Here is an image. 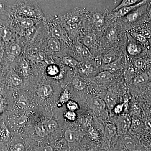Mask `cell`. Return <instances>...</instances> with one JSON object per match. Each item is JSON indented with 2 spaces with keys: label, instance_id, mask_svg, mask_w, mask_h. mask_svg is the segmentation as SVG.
Listing matches in <instances>:
<instances>
[{
  "label": "cell",
  "instance_id": "6da1fadb",
  "mask_svg": "<svg viewBox=\"0 0 151 151\" xmlns=\"http://www.w3.org/2000/svg\"><path fill=\"white\" fill-rule=\"evenodd\" d=\"M9 15L15 14L39 20L45 19L40 6L35 1H9Z\"/></svg>",
  "mask_w": 151,
  "mask_h": 151
},
{
  "label": "cell",
  "instance_id": "7a4b0ae2",
  "mask_svg": "<svg viewBox=\"0 0 151 151\" xmlns=\"http://www.w3.org/2000/svg\"><path fill=\"white\" fill-rule=\"evenodd\" d=\"M45 19L51 36L58 40L62 43L64 42L66 44L70 45L71 42L70 38L65 29H63L58 17L49 16Z\"/></svg>",
  "mask_w": 151,
  "mask_h": 151
},
{
  "label": "cell",
  "instance_id": "3957f363",
  "mask_svg": "<svg viewBox=\"0 0 151 151\" xmlns=\"http://www.w3.org/2000/svg\"><path fill=\"white\" fill-rule=\"evenodd\" d=\"M111 151H144V148L137 138L127 134L119 137Z\"/></svg>",
  "mask_w": 151,
  "mask_h": 151
},
{
  "label": "cell",
  "instance_id": "277c9868",
  "mask_svg": "<svg viewBox=\"0 0 151 151\" xmlns=\"http://www.w3.org/2000/svg\"><path fill=\"white\" fill-rule=\"evenodd\" d=\"M119 137L116 125L113 123H107L103 130L101 148L105 151H111Z\"/></svg>",
  "mask_w": 151,
  "mask_h": 151
},
{
  "label": "cell",
  "instance_id": "5b68a950",
  "mask_svg": "<svg viewBox=\"0 0 151 151\" xmlns=\"http://www.w3.org/2000/svg\"><path fill=\"white\" fill-rule=\"evenodd\" d=\"M17 37L8 20H4L0 18V48L3 52L6 47L14 40Z\"/></svg>",
  "mask_w": 151,
  "mask_h": 151
},
{
  "label": "cell",
  "instance_id": "8992f818",
  "mask_svg": "<svg viewBox=\"0 0 151 151\" xmlns=\"http://www.w3.org/2000/svg\"><path fill=\"white\" fill-rule=\"evenodd\" d=\"M78 12L77 9H74L58 16L61 23L65 25L70 31H77L79 27L81 17Z\"/></svg>",
  "mask_w": 151,
  "mask_h": 151
},
{
  "label": "cell",
  "instance_id": "52a82bcc",
  "mask_svg": "<svg viewBox=\"0 0 151 151\" xmlns=\"http://www.w3.org/2000/svg\"><path fill=\"white\" fill-rule=\"evenodd\" d=\"M116 123L114 124L117 128L119 137H122L127 134L130 130L132 120L128 114H122L118 116Z\"/></svg>",
  "mask_w": 151,
  "mask_h": 151
},
{
  "label": "cell",
  "instance_id": "ba28073f",
  "mask_svg": "<svg viewBox=\"0 0 151 151\" xmlns=\"http://www.w3.org/2000/svg\"><path fill=\"white\" fill-rule=\"evenodd\" d=\"M148 2L127 15L125 17L126 19L131 23H134L139 21L142 22H148L146 16Z\"/></svg>",
  "mask_w": 151,
  "mask_h": 151
},
{
  "label": "cell",
  "instance_id": "9c48e42d",
  "mask_svg": "<svg viewBox=\"0 0 151 151\" xmlns=\"http://www.w3.org/2000/svg\"><path fill=\"white\" fill-rule=\"evenodd\" d=\"M62 43L55 38L50 37L46 44L47 51L53 55L59 54L62 51Z\"/></svg>",
  "mask_w": 151,
  "mask_h": 151
},
{
  "label": "cell",
  "instance_id": "30bf717a",
  "mask_svg": "<svg viewBox=\"0 0 151 151\" xmlns=\"http://www.w3.org/2000/svg\"><path fill=\"white\" fill-rule=\"evenodd\" d=\"M144 46L135 40H130L127 47V50L129 55L137 57L144 53Z\"/></svg>",
  "mask_w": 151,
  "mask_h": 151
},
{
  "label": "cell",
  "instance_id": "8fae6325",
  "mask_svg": "<svg viewBox=\"0 0 151 151\" xmlns=\"http://www.w3.org/2000/svg\"><path fill=\"white\" fill-rule=\"evenodd\" d=\"M62 69L58 63H51L47 65L45 73L49 77L55 79H60L63 76V71Z\"/></svg>",
  "mask_w": 151,
  "mask_h": 151
},
{
  "label": "cell",
  "instance_id": "7c38bea8",
  "mask_svg": "<svg viewBox=\"0 0 151 151\" xmlns=\"http://www.w3.org/2000/svg\"><path fill=\"white\" fill-rule=\"evenodd\" d=\"M134 65L136 70L139 73L148 70L151 66V58L147 56L142 57L135 60Z\"/></svg>",
  "mask_w": 151,
  "mask_h": 151
},
{
  "label": "cell",
  "instance_id": "4fadbf2b",
  "mask_svg": "<svg viewBox=\"0 0 151 151\" xmlns=\"http://www.w3.org/2000/svg\"><path fill=\"white\" fill-rule=\"evenodd\" d=\"M74 50L77 56L82 59H91L93 58V55L89 49L81 42H76Z\"/></svg>",
  "mask_w": 151,
  "mask_h": 151
},
{
  "label": "cell",
  "instance_id": "5bb4252c",
  "mask_svg": "<svg viewBox=\"0 0 151 151\" xmlns=\"http://www.w3.org/2000/svg\"><path fill=\"white\" fill-rule=\"evenodd\" d=\"M78 73L84 76H90L93 75L95 72L94 65L87 61L79 63L76 68Z\"/></svg>",
  "mask_w": 151,
  "mask_h": 151
},
{
  "label": "cell",
  "instance_id": "9a60e30c",
  "mask_svg": "<svg viewBox=\"0 0 151 151\" xmlns=\"http://www.w3.org/2000/svg\"><path fill=\"white\" fill-rule=\"evenodd\" d=\"M148 1H141L137 3L136 4L134 5L126 7L121 9L119 10L114 12L115 17L118 18L126 17L127 15L129 14L132 11L134 10L141 6L144 5L146 3H147Z\"/></svg>",
  "mask_w": 151,
  "mask_h": 151
},
{
  "label": "cell",
  "instance_id": "2e32d148",
  "mask_svg": "<svg viewBox=\"0 0 151 151\" xmlns=\"http://www.w3.org/2000/svg\"><path fill=\"white\" fill-rule=\"evenodd\" d=\"M113 75L111 72L104 70L93 77L94 81L98 84H104L110 83L113 80Z\"/></svg>",
  "mask_w": 151,
  "mask_h": 151
},
{
  "label": "cell",
  "instance_id": "e0dca14e",
  "mask_svg": "<svg viewBox=\"0 0 151 151\" xmlns=\"http://www.w3.org/2000/svg\"><path fill=\"white\" fill-rule=\"evenodd\" d=\"M81 41V43L89 49L94 47L97 44V39L94 33L89 32L82 37Z\"/></svg>",
  "mask_w": 151,
  "mask_h": 151
},
{
  "label": "cell",
  "instance_id": "ac0fdd59",
  "mask_svg": "<svg viewBox=\"0 0 151 151\" xmlns=\"http://www.w3.org/2000/svg\"><path fill=\"white\" fill-rule=\"evenodd\" d=\"M104 100L106 108L110 111H112L114 106L118 103H117V95L116 93L111 91L107 92L104 97Z\"/></svg>",
  "mask_w": 151,
  "mask_h": 151
},
{
  "label": "cell",
  "instance_id": "d6986e66",
  "mask_svg": "<svg viewBox=\"0 0 151 151\" xmlns=\"http://www.w3.org/2000/svg\"><path fill=\"white\" fill-rule=\"evenodd\" d=\"M91 108L95 113H100L105 111L106 106L104 100L100 98H95L91 103Z\"/></svg>",
  "mask_w": 151,
  "mask_h": 151
},
{
  "label": "cell",
  "instance_id": "ffe728a7",
  "mask_svg": "<svg viewBox=\"0 0 151 151\" xmlns=\"http://www.w3.org/2000/svg\"><path fill=\"white\" fill-rule=\"evenodd\" d=\"M10 135V132L4 121H0V144L8 142Z\"/></svg>",
  "mask_w": 151,
  "mask_h": 151
},
{
  "label": "cell",
  "instance_id": "44dd1931",
  "mask_svg": "<svg viewBox=\"0 0 151 151\" xmlns=\"http://www.w3.org/2000/svg\"><path fill=\"white\" fill-rule=\"evenodd\" d=\"M131 35L136 41L142 45L145 48H150L151 45L148 40L145 37L137 31H132Z\"/></svg>",
  "mask_w": 151,
  "mask_h": 151
},
{
  "label": "cell",
  "instance_id": "7402d4cb",
  "mask_svg": "<svg viewBox=\"0 0 151 151\" xmlns=\"http://www.w3.org/2000/svg\"><path fill=\"white\" fill-rule=\"evenodd\" d=\"M53 91L52 87L49 84H45L39 87L37 94L42 99H46L51 95Z\"/></svg>",
  "mask_w": 151,
  "mask_h": 151
},
{
  "label": "cell",
  "instance_id": "603a6c76",
  "mask_svg": "<svg viewBox=\"0 0 151 151\" xmlns=\"http://www.w3.org/2000/svg\"><path fill=\"white\" fill-rule=\"evenodd\" d=\"M6 85L0 82V116L4 113L6 108Z\"/></svg>",
  "mask_w": 151,
  "mask_h": 151
},
{
  "label": "cell",
  "instance_id": "cb8c5ba5",
  "mask_svg": "<svg viewBox=\"0 0 151 151\" xmlns=\"http://www.w3.org/2000/svg\"><path fill=\"white\" fill-rule=\"evenodd\" d=\"M89 135L90 139L94 144L100 145V143L102 142V137L98 130L94 127H90L89 130Z\"/></svg>",
  "mask_w": 151,
  "mask_h": 151
},
{
  "label": "cell",
  "instance_id": "d4e9b609",
  "mask_svg": "<svg viewBox=\"0 0 151 151\" xmlns=\"http://www.w3.org/2000/svg\"><path fill=\"white\" fill-rule=\"evenodd\" d=\"M92 20L95 27L98 29L101 28L105 24V14L100 12H97L93 14Z\"/></svg>",
  "mask_w": 151,
  "mask_h": 151
},
{
  "label": "cell",
  "instance_id": "484cf974",
  "mask_svg": "<svg viewBox=\"0 0 151 151\" xmlns=\"http://www.w3.org/2000/svg\"><path fill=\"white\" fill-rule=\"evenodd\" d=\"M61 62L63 65L73 69L76 68L80 63L73 57L69 55L63 57L61 59Z\"/></svg>",
  "mask_w": 151,
  "mask_h": 151
},
{
  "label": "cell",
  "instance_id": "4316f807",
  "mask_svg": "<svg viewBox=\"0 0 151 151\" xmlns=\"http://www.w3.org/2000/svg\"><path fill=\"white\" fill-rule=\"evenodd\" d=\"M64 139L68 143H74L78 140V133L74 130L68 129L64 134Z\"/></svg>",
  "mask_w": 151,
  "mask_h": 151
},
{
  "label": "cell",
  "instance_id": "83f0119b",
  "mask_svg": "<svg viewBox=\"0 0 151 151\" xmlns=\"http://www.w3.org/2000/svg\"><path fill=\"white\" fill-rule=\"evenodd\" d=\"M35 130L37 134L42 137H46L50 134L45 122H41L37 124L36 126Z\"/></svg>",
  "mask_w": 151,
  "mask_h": 151
},
{
  "label": "cell",
  "instance_id": "f1b7e54d",
  "mask_svg": "<svg viewBox=\"0 0 151 151\" xmlns=\"http://www.w3.org/2000/svg\"><path fill=\"white\" fill-rule=\"evenodd\" d=\"M71 84L74 89L79 91L84 90L87 86L84 80L77 77H75L72 79Z\"/></svg>",
  "mask_w": 151,
  "mask_h": 151
},
{
  "label": "cell",
  "instance_id": "f546056e",
  "mask_svg": "<svg viewBox=\"0 0 151 151\" xmlns=\"http://www.w3.org/2000/svg\"><path fill=\"white\" fill-rule=\"evenodd\" d=\"M121 67V61L119 60H116L115 61L108 63L105 64L103 68L105 70L109 71H116L120 69Z\"/></svg>",
  "mask_w": 151,
  "mask_h": 151
},
{
  "label": "cell",
  "instance_id": "4dcf8cb0",
  "mask_svg": "<svg viewBox=\"0 0 151 151\" xmlns=\"http://www.w3.org/2000/svg\"><path fill=\"white\" fill-rule=\"evenodd\" d=\"M118 33L117 29L114 27H111L107 30L105 34L106 38L110 41H114L118 37Z\"/></svg>",
  "mask_w": 151,
  "mask_h": 151
},
{
  "label": "cell",
  "instance_id": "1f68e13d",
  "mask_svg": "<svg viewBox=\"0 0 151 151\" xmlns=\"http://www.w3.org/2000/svg\"><path fill=\"white\" fill-rule=\"evenodd\" d=\"M140 1L137 0H123L120 3L119 5L113 10V12H116L123 8L134 5L139 2Z\"/></svg>",
  "mask_w": 151,
  "mask_h": 151
},
{
  "label": "cell",
  "instance_id": "d6a6232c",
  "mask_svg": "<svg viewBox=\"0 0 151 151\" xmlns=\"http://www.w3.org/2000/svg\"><path fill=\"white\" fill-rule=\"evenodd\" d=\"M3 55L4 52L0 48V79L2 78L3 76L8 68L6 63L4 59Z\"/></svg>",
  "mask_w": 151,
  "mask_h": 151
},
{
  "label": "cell",
  "instance_id": "836d02e7",
  "mask_svg": "<svg viewBox=\"0 0 151 151\" xmlns=\"http://www.w3.org/2000/svg\"><path fill=\"white\" fill-rule=\"evenodd\" d=\"M9 1H0V15L9 16Z\"/></svg>",
  "mask_w": 151,
  "mask_h": 151
},
{
  "label": "cell",
  "instance_id": "e575fe53",
  "mask_svg": "<svg viewBox=\"0 0 151 151\" xmlns=\"http://www.w3.org/2000/svg\"><path fill=\"white\" fill-rule=\"evenodd\" d=\"M126 102H124L122 103H118L116 104L112 110V112L115 116H119L122 115L125 108Z\"/></svg>",
  "mask_w": 151,
  "mask_h": 151
},
{
  "label": "cell",
  "instance_id": "d590c367",
  "mask_svg": "<svg viewBox=\"0 0 151 151\" xmlns=\"http://www.w3.org/2000/svg\"><path fill=\"white\" fill-rule=\"evenodd\" d=\"M66 107L68 111L75 112L79 109V106L78 103L75 101L71 100H69L66 103Z\"/></svg>",
  "mask_w": 151,
  "mask_h": 151
},
{
  "label": "cell",
  "instance_id": "8d00e7d4",
  "mask_svg": "<svg viewBox=\"0 0 151 151\" xmlns=\"http://www.w3.org/2000/svg\"><path fill=\"white\" fill-rule=\"evenodd\" d=\"M70 93L68 89H65L60 94L59 100L60 103H65L70 99Z\"/></svg>",
  "mask_w": 151,
  "mask_h": 151
},
{
  "label": "cell",
  "instance_id": "74e56055",
  "mask_svg": "<svg viewBox=\"0 0 151 151\" xmlns=\"http://www.w3.org/2000/svg\"><path fill=\"white\" fill-rule=\"evenodd\" d=\"M46 125L49 133L54 132L58 128V124L54 120H51L46 122Z\"/></svg>",
  "mask_w": 151,
  "mask_h": 151
},
{
  "label": "cell",
  "instance_id": "f35d334b",
  "mask_svg": "<svg viewBox=\"0 0 151 151\" xmlns=\"http://www.w3.org/2000/svg\"><path fill=\"white\" fill-rule=\"evenodd\" d=\"M64 117L67 121L70 122H73L77 119V114L75 112L68 111L64 114Z\"/></svg>",
  "mask_w": 151,
  "mask_h": 151
},
{
  "label": "cell",
  "instance_id": "ab89813d",
  "mask_svg": "<svg viewBox=\"0 0 151 151\" xmlns=\"http://www.w3.org/2000/svg\"><path fill=\"white\" fill-rule=\"evenodd\" d=\"M116 58V56L114 55L112 53H107L103 56L102 60L104 64H107L115 61Z\"/></svg>",
  "mask_w": 151,
  "mask_h": 151
},
{
  "label": "cell",
  "instance_id": "60d3db41",
  "mask_svg": "<svg viewBox=\"0 0 151 151\" xmlns=\"http://www.w3.org/2000/svg\"><path fill=\"white\" fill-rule=\"evenodd\" d=\"M11 151H25L24 146L22 143H15L12 144L10 147Z\"/></svg>",
  "mask_w": 151,
  "mask_h": 151
},
{
  "label": "cell",
  "instance_id": "b9f144b4",
  "mask_svg": "<svg viewBox=\"0 0 151 151\" xmlns=\"http://www.w3.org/2000/svg\"><path fill=\"white\" fill-rule=\"evenodd\" d=\"M31 58L32 60L35 62H42L45 59V55L43 53L38 52V53L33 55Z\"/></svg>",
  "mask_w": 151,
  "mask_h": 151
},
{
  "label": "cell",
  "instance_id": "7bdbcfd3",
  "mask_svg": "<svg viewBox=\"0 0 151 151\" xmlns=\"http://www.w3.org/2000/svg\"><path fill=\"white\" fill-rule=\"evenodd\" d=\"M92 116H85L82 120V122L84 126L89 127L90 126L92 122Z\"/></svg>",
  "mask_w": 151,
  "mask_h": 151
},
{
  "label": "cell",
  "instance_id": "ee69618b",
  "mask_svg": "<svg viewBox=\"0 0 151 151\" xmlns=\"http://www.w3.org/2000/svg\"><path fill=\"white\" fill-rule=\"evenodd\" d=\"M146 16H147L148 21L151 23V1H148V2Z\"/></svg>",
  "mask_w": 151,
  "mask_h": 151
},
{
  "label": "cell",
  "instance_id": "f6af8a7d",
  "mask_svg": "<svg viewBox=\"0 0 151 151\" xmlns=\"http://www.w3.org/2000/svg\"><path fill=\"white\" fill-rule=\"evenodd\" d=\"M38 151H54L53 148L51 146L46 145L42 147L39 149Z\"/></svg>",
  "mask_w": 151,
  "mask_h": 151
},
{
  "label": "cell",
  "instance_id": "bcb514c9",
  "mask_svg": "<svg viewBox=\"0 0 151 151\" xmlns=\"http://www.w3.org/2000/svg\"><path fill=\"white\" fill-rule=\"evenodd\" d=\"M145 125L147 129L151 130V118H147L145 122Z\"/></svg>",
  "mask_w": 151,
  "mask_h": 151
},
{
  "label": "cell",
  "instance_id": "7dc6e473",
  "mask_svg": "<svg viewBox=\"0 0 151 151\" xmlns=\"http://www.w3.org/2000/svg\"><path fill=\"white\" fill-rule=\"evenodd\" d=\"M147 56L151 58V46L150 48L149 49L148 51L147 52Z\"/></svg>",
  "mask_w": 151,
  "mask_h": 151
},
{
  "label": "cell",
  "instance_id": "c3c4849f",
  "mask_svg": "<svg viewBox=\"0 0 151 151\" xmlns=\"http://www.w3.org/2000/svg\"><path fill=\"white\" fill-rule=\"evenodd\" d=\"M150 105L151 106V98H150Z\"/></svg>",
  "mask_w": 151,
  "mask_h": 151
},
{
  "label": "cell",
  "instance_id": "681fc988",
  "mask_svg": "<svg viewBox=\"0 0 151 151\" xmlns=\"http://www.w3.org/2000/svg\"></svg>",
  "mask_w": 151,
  "mask_h": 151
}]
</instances>
